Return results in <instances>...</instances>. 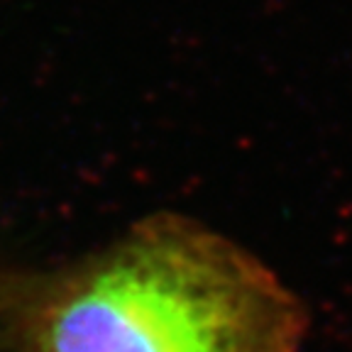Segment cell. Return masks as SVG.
<instances>
[{
    "instance_id": "1",
    "label": "cell",
    "mask_w": 352,
    "mask_h": 352,
    "mask_svg": "<svg viewBox=\"0 0 352 352\" xmlns=\"http://www.w3.org/2000/svg\"><path fill=\"white\" fill-rule=\"evenodd\" d=\"M17 352H306L311 311L240 240L154 210L52 267H12Z\"/></svg>"
}]
</instances>
